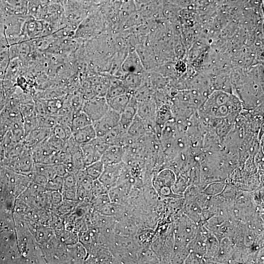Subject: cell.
<instances>
[{
    "label": "cell",
    "mask_w": 264,
    "mask_h": 264,
    "mask_svg": "<svg viewBox=\"0 0 264 264\" xmlns=\"http://www.w3.org/2000/svg\"><path fill=\"white\" fill-rule=\"evenodd\" d=\"M46 36L48 35L45 21L28 16L23 25L21 42Z\"/></svg>",
    "instance_id": "1"
},
{
    "label": "cell",
    "mask_w": 264,
    "mask_h": 264,
    "mask_svg": "<svg viewBox=\"0 0 264 264\" xmlns=\"http://www.w3.org/2000/svg\"><path fill=\"white\" fill-rule=\"evenodd\" d=\"M109 109L106 97L96 96L85 100L82 110L93 122L102 117Z\"/></svg>",
    "instance_id": "2"
},
{
    "label": "cell",
    "mask_w": 264,
    "mask_h": 264,
    "mask_svg": "<svg viewBox=\"0 0 264 264\" xmlns=\"http://www.w3.org/2000/svg\"><path fill=\"white\" fill-rule=\"evenodd\" d=\"M120 114L110 108L99 119L92 123L96 137H102L119 123Z\"/></svg>",
    "instance_id": "3"
},
{
    "label": "cell",
    "mask_w": 264,
    "mask_h": 264,
    "mask_svg": "<svg viewBox=\"0 0 264 264\" xmlns=\"http://www.w3.org/2000/svg\"><path fill=\"white\" fill-rule=\"evenodd\" d=\"M126 165L124 162L115 164L105 165L104 170L98 179L109 191L117 185Z\"/></svg>",
    "instance_id": "4"
},
{
    "label": "cell",
    "mask_w": 264,
    "mask_h": 264,
    "mask_svg": "<svg viewBox=\"0 0 264 264\" xmlns=\"http://www.w3.org/2000/svg\"><path fill=\"white\" fill-rule=\"evenodd\" d=\"M146 72L136 50L128 51L121 67V72L124 76L128 73H142Z\"/></svg>",
    "instance_id": "5"
},
{
    "label": "cell",
    "mask_w": 264,
    "mask_h": 264,
    "mask_svg": "<svg viewBox=\"0 0 264 264\" xmlns=\"http://www.w3.org/2000/svg\"><path fill=\"white\" fill-rule=\"evenodd\" d=\"M154 128V123L146 121L136 114L127 132L132 137L139 138L152 132Z\"/></svg>",
    "instance_id": "6"
},
{
    "label": "cell",
    "mask_w": 264,
    "mask_h": 264,
    "mask_svg": "<svg viewBox=\"0 0 264 264\" xmlns=\"http://www.w3.org/2000/svg\"><path fill=\"white\" fill-rule=\"evenodd\" d=\"M125 149L124 147L109 145L103 153L100 160L104 165H112L123 162Z\"/></svg>",
    "instance_id": "7"
},
{
    "label": "cell",
    "mask_w": 264,
    "mask_h": 264,
    "mask_svg": "<svg viewBox=\"0 0 264 264\" xmlns=\"http://www.w3.org/2000/svg\"><path fill=\"white\" fill-rule=\"evenodd\" d=\"M156 113V103L153 96L138 102L137 114L143 120L154 123Z\"/></svg>",
    "instance_id": "8"
},
{
    "label": "cell",
    "mask_w": 264,
    "mask_h": 264,
    "mask_svg": "<svg viewBox=\"0 0 264 264\" xmlns=\"http://www.w3.org/2000/svg\"><path fill=\"white\" fill-rule=\"evenodd\" d=\"M138 102L132 96L124 110L120 113L119 125L127 131L137 114Z\"/></svg>",
    "instance_id": "9"
},
{
    "label": "cell",
    "mask_w": 264,
    "mask_h": 264,
    "mask_svg": "<svg viewBox=\"0 0 264 264\" xmlns=\"http://www.w3.org/2000/svg\"><path fill=\"white\" fill-rule=\"evenodd\" d=\"M146 71L142 73H128L122 79L128 93L132 95L139 88L146 84Z\"/></svg>",
    "instance_id": "10"
},
{
    "label": "cell",
    "mask_w": 264,
    "mask_h": 264,
    "mask_svg": "<svg viewBox=\"0 0 264 264\" xmlns=\"http://www.w3.org/2000/svg\"><path fill=\"white\" fill-rule=\"evenodd\" d=\"M51 129L39 127L26 134L22 142L28 148L34 146L47 138L50 135Z\"/></svg>",
    "instance_id": "11"
},
{
    "label": "cell",
    "mask_w": 264,
    "mask_h": 264,
    "mask_svg": "<svg viewBox=\"0 0 264 264\" xmlns=\"http://www.w3.org/2000/svg\"><path fill=\"white\" fill-rule=\"evenodd\" d=\"M127 133V131L123 130L118 124L103 136L100 137L109 145L124 147V140Z\"/></svg>",
    "instance_id": "12"
},
{
    "label": "cell",
    "mask_w": 264,
    "mask_h": 264,
    "mask_svg": "<svg viewBox=\"0 0 264 264\" xmlns=\"http://www.w3.org/2000/svg\"><path fill=\"white\" fill-rule=\"evenodd\" d=\"M80 147L86 166L100 160L101 154L90 141L80 145Z\"/></svg>",
    "instance_id": "13"
},
{
    "label": "cell",
    "mask_w": 264,
    "mask_h": 264,
    "mask_svg": "<svg viewBox=\"0 0 264 264\" xmlns=\"http://www.w3.org/2000/svg\"><path fill=\"white\" fill-rule=\"evenodd\" d=\"M72 136L75 141L80 145L88 143L96 137L92 124L73 132Z\"/></svg>",
    "instance_id": "14"
},
{
    "label": "cell",
    "mask_w": 264,
    "mask_h": 264,
    "mask_svg": "<svg viewBox=\"0 0 264 264\" xmlns=\"http://www.w3.org/2000/svg\"><path fill=\"white\" fill-rule=\"evenodd\" d=\"M123 205L111 202L108 203L102 207L98 212L100 214L116 218L122 219L124 218L125 208Z\"/></svg>",
    "instance_id": "15"
},
{
    "label": "cell",
    "mask_w": 264,
    "mask_h": 264,
    "mask_svg": "<svg viewBox=\"0 0 264 264\" xmlns=\"http://www.w3.org/2000/svg\"><path fill=\"white\" fill-rule=\"evenodd\" d=\"M92 123L90 118L82 110L73 114L70 127L73 133Z\"/></svg>",
    "instance_id": "16"
},
{
    "label": "cell",
    "mask_w": 264,
    "mask_h": 264,
    "mask_svg": "<svg viewBox=\"0 0 264 264\" xmlns=\"http://www.w3.org/2000/svg\"><path fill=\"white\" fill-rule=\"evenodd\" d=\"M131 96L126 93L107 99L110 108L120 114L129 103Z\"/></svg>",
    "instance_id": "17"
},
{
    "label": "cell",
    "mask_w": 264,
    "mask_h": 264,
    "mask_svg": "<svg viewBox=\"0 0 264 264\" xmlns=\"http://www.w3.org/2000/svg\"><path fill=\"white\" fill-rule=\"evenodd\" d=\"M104 166V163L99 160L86 166L84 170L93 180H95L98 179L101 175Z\"/></svg>",
    "instance_id": "18"
},
{
    "label": "cell",
    "mask_w": 264,
    "mask_h": 264,
    "mask_svg": "<svg viewBox=\"0 0 264 264\" xmlns=\"http://www.w3.org/2000/svg\"><path fill=\"white\" fill-rule=\"evenodd\" d=\"M72 165L75 172L83 170L86 166L84 161L80 146L73 151L71 153Z\"/></svg>",
    "instance_id": "19"
},
{
    "label": "cell",
    "mask_w": 264,
    "mask_h": 264,
    "mask_svg": "<svg viewBox=\"0 0 264 264\" xmlns=\"http://www.w3.org/2000/svg\"><path fill=\"white\" fill-rule=\"evenodd\" d=\"M22 119L25 136L33 130L40 127L36 113L23 117Z\"/></svg>",
    "instance_id": "20"
},
{
    "label": "cell",
    "mask_w": 264,
    "mask_h": 264,
    "mask_svg": "<svg viewBox=\"0 0 264 264\" xmlns=\"http://www.w3.org/2000/svg\"><path fill=\"white\" fill-rule=\"evenodd\" d=\"M153 90L146 84L137 89L132 94V96L139 102L151 98L153 96Z\"/></svg>",
    "instance_id": "21"
},
{
    "label": "cell",
    "mask_w": 264,
    "mask_h": 264,
    "mask_svg": "<svg viewBox=\"0 0 264 264\" xmlns=\"http://www.w3.org/2000/svg\"><path fill=\"white\" fill-rule=\"evenodd\" d=\"M39 126L51 129L59 124L58 117L56 115L47 114L38 116Z\"/></svg>",
    "instance_id": "22"
},
{
    "label": "cell",
    "mask_w": 264,
    "mask_h": 264,
    "mask_svg": "<svg viewBox=\"0 0 264 264\" xmlns=\"http://www.w3.org/2000/svg\"><path fill=\"white\" fill-rule=\"evenodd\" d=\"M110 201L108 193L98 195L90 200L93 210L97 212Z\"/></svg>",
    "instance_id": "23"
},
{
    "label": "cell",
    "mask_w": 264,
    "mask_h": 264,
    "mask_svg": "<svg viewBox=\"0 0 264 264\" xmlns=\"http://www.w3.org/2000/svg\"><path fill=\"white\" fill-rule=\"evenodd\" d=\"M64 184V178L62 176H56L48 180L45 186L48 191H59L61 192Z\"/></svg>",
    "instance_id": "24"
},
{
    "label": "cell",
    "mask_w": 264,
    "mask_h": 264,
    "mask_svg": "<svg viewBox=\"0 0 264 264\" xmlns=\"http://www.w3.org/2000/svg\"><path fill=\"white\" fill-rule=\"evenodd\" d=\"M106 193H108V190L105 186L98 179L94 180L91 192L90 200L98 195Z\"/></svg>",
    "instance_id": "25"
},
{
    "label": "cell",
    "mask_w": 264,
    "mask_h": 264,
    "mask_svg": "<svg viewBox=\"0 0 264 264\" xmlns=\"http://www.w3.org/2000/svg\"><path fill=\"white\" fill-rule=\"evenodd\" d=\"M9 46L4 35L2 29L0 25V49Z\"/></svg>",
    "instance_id": "26"
},
{
    "label": "cell",
    "mask_w": 264,
    "mask_h": 264,
    "mask_svg": "<svg viewBox=\"0 0 264 264\" xmlns=\"http://www.w3.org/2000/svg\"><path fill=\"white\" fill-rule=\"evenodd\" d=\"M1 0H0V2Z\"/></svg>",
    "instance_id": "27"
}]
</instances>
